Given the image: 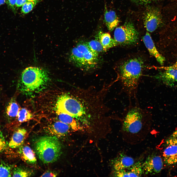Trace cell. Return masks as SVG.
<instances>
[{"label":"cell","instance_id":"6da1fadb","mask_svg":"<svg viewBox=\"0 0 177 177\" xmlns=\"http://www.w3.org/2000/svg\"><path fill=\"white\" fill-rule=\"evenodd\" d=\"M108 89L105 86L100 90L90 87L73 88L59 97L56 104L57 112L70 116L84 128L89 127L96 121L110 118L104 103Z\"/></svg>","mask_w":177,"mask_h":177},{"label":"cell","instance_id":"7a4b0ae2","mask_svg":"<svg viewBox=\"0 0 177 177\" xmlns=\"http://www.w3.org/2000/svg\"><path fill=\"white\" fill-rule=\"evenodd\" d=\"M122 138L132 145L141 143L150 130L151 117L149 112L137 106L130 107L121 120Z\"/></svg>","mask_w":177,"mask_h":177},{"label":"cell","instance_id":"3957f363","mask_svg":"<svg viewBox=\"0 0 177 177\" xmlns=\"http://www.w3.org/2000/svg\"><path fill=\"white\" fill-rule=\"evenodd\" d=\"M49 80L48 73L45 70L36 67H29L22 72L18 88L22 93L32 95L44 89Z\"/></svg>","mask_w":177,"mask_h":177},{"label":"cell","instance_id":"277c9868","mask_svg":"<svg viewBox=\"0 0 177 177\" xmlns=\"http://www.w3.org/2000/svg\"><path fill=\"white\" fill-rule=\"evenodd\" d=\"M144 63L140 57H134L123 62L119 73L124 89L130 95L135 92L142 74Z\"/></svg>","mask_w":177,"mask_h":177},{"label":"cell","instance_id":"5b68a950","mask_svg":"<svg viewBox=\"0 0 177 177\" xmlns=\"http://www.w3.org/2000/svg\"><path fill=\"white\" fill-rule=\"evenodd\" d=\"M36 152L44 163H52L59 158L61 146L58 138L52 135L44 136L38 138L34 145Z\"/></svg>","mask_w":177,"mask_h":177},{"label":"cell","instance_id":"8992f818","mask_svg":"<svg viewBox=\"0 0 177 177\" xmlns=\"http://www.w3.org/2000/svg\"><path fill=\"white\" fill-rule=\"evenodd\" d=\"M114 33V39L119 45H133L139 40V33L133 24L130 22L117 27Z\"/></svg>","mask_w":177,"mask_h":177},{"label":"cell","instance_id":"52a82bcc","mask_svg":"<svg viewBox=\"0 0 177 177\" xmlns=\"http://www.w3.org/2000/svg\"><path fill=\"white\" fill-rule=\"evenodd\" d=\"M162 158L155 152L151 153L142 162L144 174L154 175L160 173L163 166Z\"/></svg>","mask_w":177,"mask_h":177},{"label":"cell","instance_id":"ba28073f","mask_svg":"<svg viewBox=\"0 0 177 177\" xmlns=\"http://www.w3.org/2000/svg\"><path fill=\"white\" fill-rule=\"evenodd\" d=\"M144 25L147 30L149 32L155 31L162 22V17L160 11L156 8L148 9L144 18Z\"/></svg>","mask_w":177,"mask_h":177},{"label":"cell","instance_id":"9c48e42d","mask_svg":"<svg viewBox=\"0 0 177 177\" xmlns=\"http://www.w3.org/2000/svg\"><path fill=\"white\" fill-rule=\"evenodd\" d=\"M162 153L163 162L171 166L177 163V138L170 137L166 141Z\"/></svg>","mask_w":177,"mask_h":177},{"label":"cell","instance_id":"30bf717a","mask_svg":"<svg viewBox=\"0 0 177 177\" xmlns=\"http://www.w3.org/2000/svg\"><path fill=\"white\" fill-rule=\"evenodd\" d=\"M83 55L87 68L94 67L98 62V53L91 49L86 42H80L76 46Z\"/></svg>","mask_w":177,"mask_h":177},{"label":"cell","instance_id":"8fae6325","mask_svg":"<svg viewBox=\"0 0 177 177\" xmlns=\"http://www.w3.org/2000/svg\"><path fill=\"white\" fill-rule=\"evenodd\" d=\"M135 162L134 159L123 153H120L112 162L113 171L121 170L128 168Z\"/></svg>","mask_w":177,"mask_h":177},{"label":"cell","instance_id":"7c38bea8","mask_svg":"<svg viewBox=\"0 0 177 177\" xmlns=\"http://www.w3.org/2000/svg\"><path fill=\"white\" fill-rule=\"evenodd\" d=\"M71 130L72 129L69 125L59 120L48 125L46 129L48 133L58 138L66 136Z\"/></svg>","mask_w":177,"mask_h":177},{"label":"cell","instance_id":"4fadbf2b","mask_svg":"<svg viewBox=\"0 0 177 177\" xmlns=\"http://www.w3.org/2000/svg\"><path fill=\"white\" fill-rule=\"evenodd\" d=\"M142 162H135L130 167L121 170L113 171L114 176L118 177H140L144 174L142 166Z\"/></svg>","mask_w":177,"mask_h":177},{"label":"cell","instance_id":"5bb4252c","mask_svg":"<svg viewBox=\"0 0 177 177\" xmlns=\"http://www.w3.org/2000/svg\"><path fill=\"white\" fill-rule=\"evenodd\" d=\"M143 40L150 55L155 57L160 64L163 65L165 60V58L157 50L148 32L146 33L143 38Z\"/></svg>","mask_w":177,"mask_h":177},{"label":"cell","instance_id":"9a60e30c","mask_svg":"<svg viewBox=\"0 0 177 177\" xmlns=\"http://www.w3.org/2000/svg\"><path fill=\"white\" fill-rule=\"evenodd\" d=\"M154 77L165 85L171 86L177 82V70L173 69L165 70Z\"/></svg>","mask_w":177,"mask_h":177},{"label":"cell","instance_id":"2e32d148","mask_svg":"<svg viewBox=\"0 0 177 177\" xmlns=\"http://www.w3.org/2000/svg\"><path fill=\"white\" fill-rule=\"evenodd\" d=\"M27 131L25 129L20 128L13 133L8 145L12 148L19 147L22 146L25 139Z\"/></svg>","mask_w":177,"mask_h":177},{"label":"cell","instance_id":"e0dca14e","mask_svg":"<svg viewBox=\"0 0 177 177\" xmlns=\"http://www.w3.org/2000/svg\"><path fill=\"white\" fill-rule=\"evenodd\" d=\"M18 152L22 159L28 164H36V159L34 152L31 148L27 145L19 147Z\"/></svg>","mask_w":177,"mask_h":177},{"label":"cell","instance_id":"ac0fdd59","mask_svg":"<svg viewBox=\"0 0 177 177\" xmlns=\"http://www.w3.org/2000/svg\"><path fill=\"white\" fill-rule=\"evenodd\" d=\"M104 23L108 29L113 30L118 25L119 20L115 12L113 10H108L105 5L104 14Z\"/></svg>","mask_w":177,"mask_h":177},{"label":"cell","instance_id":"d6986e66","mask_svg":"<svg viewBox=\"0 0 177 177\" xmlns=\"http://www.w3.org/2000/svg\"><path fill=\"white\" fill-rule=\"evenodd\" d=\"M59 121L69 125L74 131L80 130L84 128L75 119L70 116L64 113H57Z\"/></svg>","mask_w":177,"mask_h":177},{"label":"cell","instance_id":"ffe728a7","mask_svg":"<svg viewBox=\"0 0 177 177\" xmlns=\"http://www.w3.org/2000/svg\"><path fill=\"white\" fill-rule=\"evenodd\" d=\"M70 59L71 61L77 67L80 68H87L83 54L76 47L72 49Z\"/></svg>","mask_w":177,"mask_h":177},{"label":"cell","instance_id":"44dd1931","mask_svg":"<svg viewBox=\"0 0 177 177\" xmlns=\"http://www.w3.org/2000/svg\"><path fill=\"white\" fill-rule=\"evenodd\" d=\"M99 41L102 44L104 51L118 45L114 39L112 38L108 32L103 33L100 32L99 34Z\"/></svg>","mask_w":177,"mask_h":177},{"label":"cell","instance_id":"7402d4cb","mask_svg":"<svg viewBox=\"0 0 177 177\" xmlns=\"http://www.w3.org/2000/svg\"><path fill=\"white\" fill-rule=\"evenodd\" d=\"M20 110L19 106L15 101L11 100L6 108V113L7 116L11 118L17 117Z\"/></svg>","mask_w":177,"mask_h":177},{"label":"cell","instance_id":"603a6c76","mask_svg":"<svg viewBox=\"0 0 177 177\" xmlns=\"http://www.w3.org/2000/svg\"><path fill=\"white\" fill-rule=\"evenodd\" d=\"M12 166L2 161H0V177H11Z\"/></svg>","mask_w":177,"mask_h":177},{"label":"cell","instance_id":"cb8c5ba5","mask_svg":"<svg viewBox=\"0 0 177 177\" xmlns=\"http://www.w3.org/2000/svg\"><path fill=\"white\" fill-rule=\"evenodd\" d=\"M17 117L19 122H23L31 119L32 115L31 112L27 109L22 108L20 109Z\"/></svg>","mask_w":177,"mask_h":177},{"label":"cell","instance_id":"d4e9b609","mask_svg":"<svg viewBox=\"0 0 177 177\" xmlns=\"http://www.w3.org/2000/svg\"><path fill=\"white\" fill-rule=\"evenodd\" d=\"M32 174L31 171L21 167L15 168L12 171L13 177H29L31 176Z\"/></svg>","mask_w":177,"mask_h":177},{"label":"cell","instance_id":"484cf974","mask_svg":"<svg viewBox=\"0 0 177 177\" xmlns=\"http://www.w3.org/2000/svg\"><path fill=\"white\" fill-rule=\"evenodd\" d=\"M86 43L91 49L98 53L104 51L103 47L99 41L93 40Z\"/></svg>","mask_w":177,"mask_h":177},{"label":"cell","instance_id":"4316f807","mask_svg":"<svg viewBox=\"0 0 177 177\" xmlns=\"http://www.w3.org/2000/svg\"><path fill=\"white\" fill-rule=\"evenodd\" d=\"M37 3H35L27 1L22 6L21 12L26 14L31 11Z\"/></svg>","mask_w":177,"mask_h":177},{"label":"cell","instance_id":"83f0119b","mask_svg":"<svg viewBox=\"0 0 177 177\" xmlns=\"http://www.w3.org/2000/svg\"><path fill=\"white\" fill-rule=\"evenodd\" d=\"M7 146L8 143L0 128V153L5 150Z\"/></svg>","mask_w":177,"mask_h":177},{"label":"cell","instance_id":"f1b7e54d","mask_svg":"<svg viewBox=\"0 0 177 177\" xmlns=\"http://www.w3.org/2000/svg\"><path fill=\"white\" fill-rule=\"evenodd\" d=\"M17 0H6V2L8 7L15 13L16 12V3Z\"/></svg>","mask_w":177,"mask_h":177},{"label":"cell","instance_id":"f546056e","mask_svg":"<svg viewBox=\"0 0 177 177\" xmlns=\"http://www.w3.org/2000/svg\"><path fill=\"white\" fill-rule=\"evenodd\" d=\"M57 175V174L55 172L47 171L44 172L41 176V177H55Z\"/></svg>","mask_w":177,"mask_h":177},{"label":"cell","instance_id":"4dcf8cb0","mask_svg":"<svg viewBox=\"0 0 177 177\" xmlns=\"http://www.w3.org/2000/svg\"><path fill=\"white\" fill-rule=\"evenodd\" d=\"M161 69L166 70L169 69H173L177 70V60L173 65L169 66L162 67L160 68Z\"/></svg>","mask_w":177,"mask_h":177},{"label":"cell","instance_id":"1f68e13d","mask_svg":"<svg viewBox=\"0 0 177 177\" xmlns=\"http://www.w3.org/2000/svg\"><path fill=\"white\" fill-rule=\"evenodd\" d=\"M27 1L26 0H17L16 6L19 7L22 6Z\"/></svg>","mask_w":177,"mask_h":177},{"label":"cell","instance_id":"d6a6232c","mask_svg":"<svg viewBox=\"0 0 177 177\" xmlns=\"http://www.w3.org/2000/svg\"><path fill=\"white\" fill-rule=\"evenodd\" d=\"M170 137L173 138H177V129L173 133Z\"/></svg>","mask_w":177,"mask_h":177},{"label":"cell","instance_id":"836d02e7","mask_svg":"<svg viewBox=\"0 0 177 177\" xmlns=\"http://www.w3.org/2000/svg\"><path fill=\"white\" fill-rule=\"evenodd\" d=\"M27 1L31 2L37 3L39 0H26Z\"/></svg>","mask_w":177,"mask_h":177},{"label":"cell","instance_id":"e575fe53","mask_svg":"<svg viewBox=\"0 0 177 177\" xmlns=\"http://www.w3.org/2000/svg\"><path fill=\"white\" fill-rule=\"evenodd\" d=\"M139 1L142 2H150L154 0H138Z\"/></svg>","mask_w":177,"mask_h":177},{"label":"cell","instance_id":"d590c367","mask_svg":"<svg viewBox=\"0 0 177 177\" xmlns=\"http://www.w3.org/2000/svg\"><path fill=\"white\" fill-rule=\"evenodd\" d=\"M6 0H0V6L6 2Z\"/></svg>","mask_w":177,"mask_h":177}]
</instances>
